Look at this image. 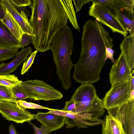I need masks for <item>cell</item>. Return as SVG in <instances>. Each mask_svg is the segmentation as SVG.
I'll use <instances>...</instances> for the list:
<instances>
[{
  "mask_svg": "<svg viewBox=\"0 0 134 134\" xmlns=\"http://www.w3.org/2000/svg\"><path fill=\"white\" fill-rule=\"evenodd\" d=\"M29 7L33 45L37 52L46 51L54 35L67 25L66 12L61 0H32Z\"/></svg>",
  "mask_w": 134,
  "mask_h": 134,
  "instance_id": "1",
  "label": "cell"
},
{
  "mask_svg": "<svg viewBox=\"0 0 134 134\" xmlns=\"http://www.w3.org/2000/svg\"><path fill=\"white\" fill-rule=\"evenodd\" d=\"M117 18L122 27L129 32L130 35L134 34V11L127 8L120 9Z\"/></svg>",
  "mask_w": 134,
  "mask_h": 134,
  "instance_id": "15",
  "label": "cell"
},
{
  "mask_svg": "<svg viewBox=\"0 0 134 134\" xmlns=\"http://www.w3.org/2000/svg\"><path fill=\"white\" fill-rule=\"evenodd\" d=\"M72 1L76 8V12H79L83 5L91 1V0H73Z\"/></svg>",
  "mask_w": 134,
  "mask_h": 134,
  "instance_id": "30",
  "label": "cell"
},
{
  "mask_svg": "<svg viewBox=\"0 0 134 134\" xmlns=\"http://www.w3.org/2000/svg\"><path fill=\"white\" fill-rule=\"evenodd\" d=\"M130 95V99H134V90L131 91Z\"/></svg>",
  "mask_w": 134,
  "mask_h": 134,
  "instance_id": "35",
  "label": "cell"
},
{
  "mask_svg": "<svg viewBox=\"0 0 134 134\" xmlns=\"http://www.w3.org/2000/svg\"><path fill=\"white\" fill-rule=\"evenodd\" d=\"M121 53L132 70L134 68V34L125 37L120 45Z\"/></svg>",
  "mask_w": 134,
  "mask_h": 134,
  "instance_id": "13",
  "label": "cell"
},
{
  "mask_svg": "<svg viewBox=\"0 0 134 134\" xmlns=\"http://www.w3.org/2000/svg\"><path fill=\"white\" fill-rule=\"evenodd\" d=\"M20 84L27 93L28 98L35 100L53 101L63 97L60 92L42 80H28L22 81Z\"/></svg>",
  "mask_w": 134,
  "mask_h": 134,
  "instance_id": "4",
  "label": "cell"
},
{
  "mask_svg": "<svg viewBox=\"0 0 134 134\" xmlns=\"http://www.w3.org/2000/svg\"><path fill=\"white\" fill-rule=\"evenodd\" d=\"M20 84L12 87L13 92L16 101L28 98L27 93Z\"/></svg>",
  "mask_w": 134,
  "mask_h": 134,
  "instance_id": "23",
  "label": "cell"
},
{
  "mask_svg": "<svg viewBox=\"0 0 134 134\" xmlns=\"http://www.w3.org/2000/svg\"><path fill=\"white\" fill-rule=\"evenodd\" d=\"M75 107V102L72 99L66 101L65 103L64 107L62 109V110L72 112Z\"/></svg>",
  "mask_w": 134,
  "mask_h": 134,
  "instance_id": "31",
  "label": "cell"
},
{
  "mask_svg": "<svg viewBox=\"0 0 134 134\" xmlns=\"http://www.w3.org/2000/svg\"><path fill=\"white\" fill-rule=\"evenodd\" d=\"M2 4L7 9L20 26L24 32L32 36V29L28 20L29 11L25 7L19 8L17 10L9 0H2Z\"/></svg>",
  "mask_w": 134,
  "mask_h": 134,
  "instance_id": "10",
  "label": "cell"
},
{
  "mask_svg": "<svg viewBox=\"0 0 134 134\" xmlns=\"http://www.w3.org/2000/svg\"><path fill=\"white\" fill-rule=\"evenodd\" d=\"M9 134H19L15 129V126L12 124L9 126Z\"/></svg>",
  "mask_w": 134,
  "mask_h": 134,
  "instance_id": "33",
  "label": "cell"
},
{
  "mask_svg": "<svg viewBox=\"0 0 134 134\" xmlns=\"http://www.w3.org/2000/svg\"><path fill=\"white\" fill-rule=\"evenodd\" d=\"M61 1L66 12L68 19L70 23L77 30L79 31L80 28L77 22L72 1L61 0Z\"/></svg>",
  "mask_w": 134,
  "mask_h": 134,
  "instance_id": "19",
  "label": "cell"
},
{
  "mask_svg": "<svg viewBox=\"0 0 134 134\" xmlns=\"http://www.w3.org/2000/svg\"><path fill=\"white\" fill-rule=\"evenodd\" d=\"M131 91L134 90V75L132 76L129 80Z\"/></svg>",
  "mask_w": 134,
  "mask_h": 134,
  "instance_id": "34",
  "label": "cell"
},
{
  "mask_svg": "<svg viewBox=\"0 0 134 134\" xmlns=\"http://www.w3.org/2000/svg\"><path fill=\"white\" fill-rule=\"evenodd\" d=\"M116 61V64L113 63L109 75L111 86L129 81L134 72L122 53Z\"/></svg>",
  "mask_w": 134,
  "mask_h": 134,
  "instance_id": "9",
  "label": "cell"
},
{
  "mask_svg": "<svg viewBox=\"0 0 134 134\" xmlns=\"http://www.w3.org/2000/svg\"><path fill=\"white\" fill-rule=\"evenodd\" d=\"M107 110L109 115L120 122L124 134H134V99Z\"/></svg>",
  "mask_w": 134,
  "mask_h": 134,
  "instance_id": "5",
  "label": "cell"
},
{
  "mask_svg": "<svg viewBox=\"0 0 134 134\" xmlns=\"http://www.w3.org/2000/svg\"><path fill=\"white\" fill-rule=\"evenodd\" d=\"M115 52V51L113 50L112 49L106 46L105 61L107 59H109L112 61L113 64H116V60H115L113 57V54Z\"/></svg>",
  "mask_w": 134,
  "mask_h": 134,
  "instance_id": "29",
  "label": "cell"
},
{
  "mask_svg": "<svg viewBox=\"0 0 134 134\" xmlns=\"http://www.w3.org/2000/svg\"><path fill=\"white\" fill-rule=\"evenodd\" d=\"M32 36L25 33L23 34L22 36L20 44L22 49L30 43H32Z\"/></svg>",
  "mask_w": 134,
  "mask_h": 134,
  "instance_id": "26",
  "label": "cell"
},
{
  "mask_svg": "<svg viewBox=\"0 0 134 134\" xmlns=\"http://www.w3.org/2000/svg\"><path fill=\"white\" fill-rule=\"evenodd\" d=\"M20 48L19 47H0V62L13 58Z\"/></svg>",
  "mask_w": 134,
  "mask_h": 134,
  "instance_id": "22",
  "label": "cell"
},
{
  "mask_svg": "<svg viewBox=\"0 0 134 134\" xmlns=\"http://www.w3.org/2000/svg\"><path fill=\"white\" fill-rule=\"evenodd\" d=\"M14 6L18 7H26L30 6L31 4L32 0H9Z\"/></svg>",
  "mask_w": 134,
  "mask_h": 134,
  "instance_id": "27",
  "label": "cell"
},
{
  "mask_svg": "<svg viewBox=\"0 0 134 134\" xmlns=\"http://www.w3.org/2000/svg\"><path fill=\"white\" fill-rule=\"evenodd\" d=\"M16 103L21 107L25 109H43L49 110L52 109L35 103L28 102L24 100L17 101Z\"/></svg>",
  "mask_w": 134,
  "mask_h": 134,
  "instance_id": "24",
  "label": "cell"
},
{
  "mask_svg": "<svg viewBox=\"0 0 134 134\" xmlns=\"http://www.w3.org/2000/svg\"><path fill=\"white\" fill-rule=\"evenodd\" d=\"M92 3L100 4L104 6L114 17L117 18L118 12L122 9L120 0H91Z\"/></svg>",
  "mask_w": 134,
  "mask_h": 134,
  "instance_id": "18",
  "label": "cell"
},
{
  "mask_svg": "<svg viewBox=\"0 0 134 134\" xmlns=\"http://www.w3.org/2000/svg\"><path fill=\"white\" fill-rule=\"evenodd\" d=\"M37 52L36 50L31 53L29 57L24 61L21 72V75L26 73L30 68L34 62L35 56Z\"/></svg>",
  "mask_w": 134,
  "mask_h": 134,
  "instance_id": "25",
  "label": "cell"
},
{
  "mask_svg": "<svg viewBox=\"0 0 134 134\" xmlns=\"http://www.w3.org/2000/svg\"><path fill=\"white\" fill-rule=\"evenodd\" d=\"M1 20L20 43L23 35L25 33L20 25L6 9L5 16Z\"/></svg>",
  "mask_w": 134,
  "mask_h": 134,
  "instance_id": "17",
  "label": "cell"
},
{
  "mask_svg": "<svg viewBox=\"0 0 134 134\" xmlns=\"http://www.w3.org/2000/svg\"><path fill=\"white\" fill-rule=\"evenodd\" d=\"M101 124L102 134H124L120 122L109 115H106Z\"/></svg>",
  "mask_w": 134,
  "mask_h": 134,
  "instance_id": "16",
  "label": "cell"
},
{
  "mask_svg": "<svg viewBox=\"0 0 134 134\" xmlns=\"http://www.w3.org/2000/svg\"><path fill=\"white\" fill-rule=\"evenodd\" d=\"M73 35L71 29L66 25L53 37L49 49L52 52L56 74L63 88L67 90L71 87L70 72L74 66L71 59L74 48Z\"/></svg>",
  "mask_w": 134,
  "mask_h": 134,
  "instance_id": "2",
  "label": "cell"
},
{
  "mask_svg": "<svg viewBox=\"0 0 134 134\" xmlns=\"http://www.w3.org/2000/svg\"><path fill=\"white\" fill-rule=\"evenodd\" d=\"M129 81L112 85L103 98L104 107L107 110L119 107L130 99Z\"/></svg>",
  "mask_w": 134,
  "mask_h": 134,
  "instance_id": "6",
  "label": "cell"
},
{
  "mask_svg": "<svg viewBox=\"0 0 134 134\" xmlns=\"http://www.w3.org/2000/svg\"><path fill=\"white\" fill-rule=\"evenodd\" d=\"M89 14L94 17L98 22L109 27L113 32H118L125 37L128 32L120 24L117 18L114 17L101 4L92 3Z\"/></svg>",
  "mask_w": 134,
  "mask_h": 134,
  "instance_id": "7",
  "label": "cell"
},
{
  "mask_svg": "<svg viewBox=\"0 0 134 134\" xmlns=\"http://www.w3.org/2000/svg\"><path fill=\"white\" fill-rule=\"evenodd\" d=\"M21 48L19 42L0 19V47Z\"/></svg>",
  "mask_w": 134,
  "mask_h": 134,
  "instance_id": "14",
  "label": "cell"
},
{
  "mask_svg": "<svg viewBox=\"0 0 134 134\" xmlns=\"http://www.w3.org/2000/svg\"><path fill=\"white\" fill-rule=\"evenodd\" d=\"M2 0H0V5L2 4Z\"/></svg>",
  "mask_w": 134,
  "mask_h": 134,
  "instance_id": "36",
  "label": "cell"
},
{
  "mask_svg": "<svg viewBox=\"0 0 134 134\" xmlns=\"http://www.w3.org/2000/svg\"><path fill=\"white\" fill-rule=\"evenodd\" d=\"M71 99L75 102L72 112L80 114L88 113L96 118L104 114L105 110L103 100L97 96L93 84H81L75 91Z\"/></svg>",
  "mask_w": 134,
  "mask_h": 134,
  "instance_id": "3",
  "label": "cell"
},
{
  "mask_svg": "<svg viewBox=\"0 0 134 134\" xmlns=\"http://www.w3.org/2000/svg\"><path fill=\"white\" fill-rule=\"evenodd\" d=\"M0 113L6 120L17 123H23L35 119V114L16 103L5 100H0Z\"/></svg>",
  "mask_w": 134,
  "mask_h": 134,
  "instance_id": "8",
  "label": "cell"
},
{
  "mask_svg": "<svg viewBox=\"0 0 134 134\" xmlns=\"http://www.w3.org/2000/svg\"><path fill=\"white\" fill-rule=\"evenodd\" d=\"M22 81L14 74L0 75V85L12 87Z\"/></svg>",
  "mask_w": 134,
  "mask_h": 134,
  "instance_id": "20",
  "label": "cell"
},
{
  "mask_svg": "<svg viewBox=\"0 0 134 134\" xmlns=\"http://www.w3.org/2000/svg\"><path fill=\"white\" fill-rule=\"evenodd\" d=\"M30 47L25 48L18 52L14 58L8 63H2L0 64V75H9L15 70L22 63L25 61L31 53Z\"/></svg>",
  "mask_w": 134,
  "mask_h": 134,
  "instance_id": "12",
  "label": "cell"
},
{
  "mask_svg": "<svg viewBox=\"0 0 134 134\" xmlns=\"http://www.w3.org/2000/svg\"><path fill=\"white\" fill-rule=\"evenodd\" d=\"M35 118L51 131L62 127L65 124L66 117L53 114L49 112H39L35 114Z\"/></svg>",
  "mask_w": 134,
  "mask_h": 134,
  "instance_id": "11",
  "label": "cell"
},
{
  "mask_svg": "<svg viewBox=\"0 0 134 134\" xmlns=\"http://www.w3.org/2000/svg\"><path fill=\"white\" fill-rule=\"evenodd\" d=\"M6 8L2 5H0V19L4 18L5 14Z\"/></svg>",
  "mask_w": 134,
  "mask_h": 134,
  "instance_id": "32",
  "label": "cell"
},
{
  "mask_svg": "<svg viewBox=\"0 0 134 134\" xmlns=\"http://www.w3.org/2000/svg\"><path fill=\"white\" fill-rule=\"evenodd\" d=\"M12 87L0 85V100L16 103L17 101L13 92Z\"/></svg>",
  "mask_w": 134,
  "mask_h": 134,
  "instance_id": "21",
  "label": "cell"
},
{
  "mask_svg": "<svg viewBox=\"0 0 134 134\" xmlns=\"http://www.w3.org/2000/svg\"><path fill=\"white\" fill-rule=\"evenodd\" d=\"M32 125L35 130V134H49L51 132L49 129L42 124L39 128L33 124H32Z\"/></svg>",
  "mask_w": 134,
  "mask_h": 134,
  "instance_id": "28",
  "label": "cell"
}]
</instances>
